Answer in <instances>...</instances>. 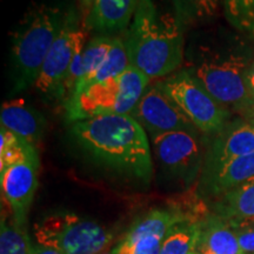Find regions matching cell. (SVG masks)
Segmentation results:
<instances>
[{
  "instance_id": "8",
  "label": "cell",
  "mask_w": 254,
  "mask_h": 254,
  "mask_svg": "<svg viewBox=\"0 0 254 254\" xmlns=\"http://www.w3.org/2000/svg\"><path fill=\"white\" fill-rule=\"evenodd\" d=\"M201 134L178 131L151 136L155 161L166 176L190 187L204 166Z\"/></svg>"
},
{
  "instance_id": "4",
  "label": "cell",
  "mask_w": 254,
  "mask_h": 254,
  "mask_svg": "<svg viewBox=\"0 0 254 254\" xmlns=\"http://www.w3.org/2000/svg\"><path fill=\"white\" fill-rule=\"evenodd\" d=\"M69 13L60 6L38 4L28 9L19 21L11 39L14 92L34 86L43 64Z\"/></svg>"
},
{
  "instance_id": "28",
  "label": "cell",
  "mask_w": 254,
  "mask_h": 254,
  "mask_svg": "<svg viewBox=\"0 0 254 254\" xmlns=\"http://www.w3.org/2000/svg\"><path fill=\"white\" fill-rule=\"evenodd\" d=\"M32 254H63V253L58 250L52 249V247L38 246V247H34V251Z\"/></svg>"
},
{
  "instance_id": "3",
  "label": "cell",
  "mask_w": 254,
  "mask_h": 254,
  "mask_svg": "<svg viewBox=\"0 0 254 254\" xmlns=\"http://www.w3.org/2000/svg\"><path fill=\"white\" fill-rule=\"evenodd\" d=\"M124 43L129 66L151 80L172 74L185 60L184 31L174 15L159 14L152 0H140Z\"/></svg>"
},
{
  "instance_id": "25",
  "label": "cell",
  "mask_w": 254,
  "mask_h": 254,
  "mask_svg": "<svg viewBox=\"0 0 254 254\" xmlns=\"http://www.w3.org/2000/svg\"><path fill=\"white\" fill-rule=\"evenodd\" d=\"M236 233L244 253L254 254V228H238Z\"/></svg>"
},
{
  "instance_id": "14",
  "label": "cell",
  "mask_w": 254,
  "mask_h": 254,
  "mask_svg": "<svg viewBox=\"0 0 254 254\" xmlns=\"http://www.w3.org/2000/svg\"><path fill=\"white\" fill-rule=\"evenodd\" d=\"M140 0H97L84 27L88 33L110 36L131 25Z\"/></svg>"
},
{
  "instance_id": "10",
  "label": "cell",
  "mask_w": 254,
  "mask_h": 254,
  "mask_svg": "<svg viewBox=\"0 0 254 254\" xmlns=\"http://www.w3.org/2000/svg\"><path fill=\"white\" fill-rule=\"evenodd\" d=\"M131 116L150 136L178 131L201 134L158 82L146 88Z\"/></svg>"
},
{
  "instance_id": "1",
  "label": "cell",
  "mask_w": 254,
  "mask_h": 254,
  "mask_svg": "<svg viewBox=\"0 0 254 254\" xmlns=\"http://www.w3.org/2000/svg\"><path fill=\"white\" fill-rule=\"evenodd\" d=\"M253 60L249 41L225 28L195 34L185 50V67L219 103L244 118L254 109L246 86Z\"/></svg>"
},
{
  "instance_id": "31",
  "label": "cell",
  "mask_w": 254,
  "mask_h": 254,
  "mask_svg": "<svg viewBox=\"0 0 254 254\" xmlns=\"http://www.w3.org/2000/svg\"><path fill=\"white\" fill-rule=\"evenodd\" d=\"M192 254H198V253H192Z\"/></svg>"
},
{
  "instance_id": "7",
  "label": "cell",
  "mask_w": 254,
  "mask_h": 254,
  "mask_svg": "<svg viewBox=\"0 0 254 254\" xmlns=\"http://www.w3.org/2000/svg\"><path fill=\"white\" fill-rule=\"evenodd\" d=\"M158 84L202 135H214L231 120V111L219 103L186 67L167 75Z\"/></svg>"
},
{
  "instance_id": "13",
  "label": "cell",
  "mask_w": 254,
  "mask_h": 254,
  "mask_svg": "<svg viewBox=\"0 0 254 254\" xmlns=\"http://www.w3.org/2000/svg\"><path fill=\"white\" fill-rule=\"evenodd\" d=\"M254 178V153L228 161L217 170L200 176V198H218Z\"/></svg>"
},
{
  "instance_id": "16",
  "label": "cell",
  "mask_w": 254,
  "mask_h": 254,
  "mask_svg": "<svg viewBox=\"0 0 254 254\" xmlns=\"http://www.w3.org/2000/svg\"><path fill=\"white\" fill-rule=\"evenodd\" d=\"M200 225L195 252L198 254H245L241 250L236 230L213 212Z\"/></svg>"
},
{
  "instance_id": "18",
  "label": "cell",
  "mask_w": 254,
  "mask_h": 254,
  "mask_svg": "<svg viewBox=\"0 0 254 254\" xmlns=\"http://www.w3.org/2000/svg\"><path fill=\"white\" fill-rule=\"evenodd\" d=\"M128 67L129 60L126 52L125 43H124L123 38L116 37L106 59L104 60L103 64L92 74L77 82L71 98L80 94L81 92H84L86 88L92 86V85L99 84V82L106 81L109 79H112L117 77V75L122 74Z\"/></svg>"
},
{
  "instance_id": "22",
  "label": "cell",
  "mask_w": 254,
  "mask_h": 254,
  "mask_svg": "<svg viewBox=\"0 0 254 254\" xmlns=\"http://www.w3.org/2000/svg\"><path fill=\"white\" fill-rule=\"evenodd\" d=\"M32 246L26 227L13 218L2 215L0 226V254H32Z\"/></svg>"
},
{
  "instance_id": "27",
  "label": "cell",
  "mask_w": 254,
  "mask_h": 254,
  "mask_svg": "<svg viewBox=\"0 0 254 254\" xmlns=\"http://www.w3.org/2000/svg\"><path fill=\"white\" fill-rule=\"evenodd\" d=\"M246 86L247 90L250 92L251 97H252V99L254 100V60L246 72Z\"/></svg>"
},
{
  "instance_id": "23",
  "label": "cell",
  "mask_w": 254,
  "mask_h": 254,
  "mask_svg": "<svg viewBox=\"0 0 254 254\" xmlns=\"http://www.w3.org/2000/svg\"><path fill=\"white\" fill-rule=\"evenodd\" d=\"M222 8L234 30L254 37V0H222Z\"/></svg>"
},
{
  "instance_id": "11",
  "label": "cell",
  "mask_w": 254,
  "mask_h": 254,
  "mask_svg": "<svg viewBox=\"0 0 254 254\" xmlns=\"http://www.w3.org/2000/svg\"><path fill=\"white\" fill-rule=\"evenodd\" d=\"M208 138L201 174L212 172L233 159L254 153V126L245 119L230 120Z\"/></svg>"
},
{
  "instance_id": "6",
  "label": "cell",
  "mask_w": 254,
  "mask_h": 254,
  "mask_svg": "<svg viewBox=\"0 0 254 254\" xmlns=\"http://www.w3.org/2000/svg\"><path fill=\"white\" fill-rule=\"evenodd\" d=\"M39 246L52 247L63 254H99L107 250L113 236L93 220L71 212H59L34 225Z\"/></svg>"
},
{
  "instance_id": "12",
  "label": "cell",
  "mask_w": 254,
  "mask_h": 254,
  "mask_svg": "<svg viewBox=\"0 0 254 254\" xmlns=\"http://www.w3.org/2000/svg\"><path fill=\"white\" fill-rule=\"evenodd\" d=\"M39 160L23 161L0 172L1 194L19 224L26 225L28 209L38 187Z\"/></svg>"
},
{
  "instance_id": "19",
  "label": "cell",
  "mask_w": 254,
  "mask_h": 254,
  "mask_svg": "<svg viewBox=\"0 0 254 254\" xmlns=\"http://www.w3.org/2000/svg\"><path fill=\"white\" fill-rule=\"evenodd\" d=\"M174 18L185 32L189 28L201 25L219 14L222 0H172Z\"/></svg>"
},
{
  "instance_id": "21",
  "label": "cell",
  "mask_w": 254,
  "mask_h": 254,
  "mask_svg": "<svg viewBox=\"0 0 254 254\" xmlns=\"http://www.w3.org/2000/svg\"><path fill=\"white\" fill-rule=\"evenodd\" d=\"M39 160L36 146L9 129H0V172L23 161Z\"/></svg>"
},
{
  "instance_id": "29",
  "label": "cell",
  "mask_w": 254,
  "mask_h": 254,
  "mask_svg": "<svg viewBox=\"0 0 254 254\" xmlns=\"http://www.w3.org/2000/svg\"><path fill=\"white\" fill-rule=\"evenodd\" d=\"M238 228H254V219L251 221L245 222V224H243L240 227H238ZM238 228H236V230H238Z\"/></svg>"
},
{
  "instance_id": "15",
  "label": "cell",
  "mask_w": 254,
  "mask_h": 254,
  "mask_svg": "<svg viewBox=\"0 0 254 254\" xmlns=\"http://www.w3.org/2000/svg\"><path fill=\"white\" fill-rule=\"evenodd\" d=\"M0 124L33 146L39 144L46 131V120L43 114L21 98L2 103Z\"/></svg>"
},
{
  "instance_id": "20",
  "label": "cell",
  "mask_w": 254,
  "mask_h": 254,
  "mask_svg": "<svg viewBox=\"0 0 254 254\" xmlns=\"http://www.w3.org/2000/svg\"><path fill=\"white\" fill-rule=\"evenodd\" d=\"M200 221L182 220L170 228L163 239L160 254H192L200 234Z\"/></svg>"
},
{
  "instance_id": "2",
  "label": "cell",
  "mask_w": 254,
  "mask_h": 254,
  "mask_svg": "<svg viewBox=\"0 0 254 254\" xmlns=\"http://www.w3.org/2000/svg\"><path fill=\"white\" fill-rule=\"evenodd\" d=\"M69 133L95 163L123 176L150 182L153 173L150 141L131 114L79 120L71 124Z\"/></svg>"
},
{
  "instance_id": "17",
  "label": "cell",
  "mask_w": 254,
  "mask_h": 254,
  "mask_svg": "<svg viewBox=\"0 0 254 254\" xmlns=\"http://www.w3.org/2000/svg\"><path fill=\"white\" fill-rule=\"evenodd\" d=\"M212 212L233 228L254 219V178L218 196L212 202Z\"/></svg>"
},
{
  "instance_id": "5",
  "label": "cell",
  "mask_w": 254,
  "mask_h": 254,
  "mask_svg": "<svg viewBox=\"0 0 254 254\" xmlns=\"http://www.w3.org/2000/svg\"><path fill=\"white\" fill-rule=\"evenodd\" d=\"M150 81V78L129 66L122 74L92 85L71 98L64 105L66 119L72 124L99 116L131 114Z\"/></svg>"
},
{
  "instance_id": "24",
  "label": "cell",
  "mask_w": 254,
  "mask_h": 254,
  "mask_svg": "<svg viewBox=\"0 0 254 254\" xmlns=\"http://www.w3.org/2000/svg\"><path fill=\"white\" fill-rule=\"evenodd\" d=\"M163 239L157 236H142L123 239L116 246L117 254H160Z\"/></svg>"
},
{
  "instance_id": "26",
  "label": "cell",
  "mask_w": 254,
  "mask_h": 254,
  "mask_svg": "<svg viewBox=\"0 0 254 254\" xmlns=\"http://www.w3.org/2000/svg\"><path fill=\"white\" fill-rule=\"evenodd\" d=\"M79 14H80V20L84 24L86 19L90 17L92 9L94 7V4L97 0H77Z\"/></svg>"
},
{
  "instance_id": "9",
  "label": "cell",
  "mask_w": 254,
  "mask_h": 254,
  "mask_svg": "<svg viewBox=\"0 0 254 254\" xmlns=\"http://www.w3.org/2000/svg\"><path fill=\"white\" fill-rule=\"evenodd\" d=\"M87 34L88 32L81 20H78L74 11H71L67 21L51 47L34 84V87L41 94L62 99L64 80L73 62L86 45Z\"/></svg>"
},
{
  "instance_id": "30",
  "label": "cell",
  "mask_w": 254,
  "mask_h": 254,
  "mask_svg": "<svg viewBox=\"0 0 254 254\" xmlns=\"http://www.w3.org/2000/svg\"><path fill=\"white\" fill-rule=\"evenodd\" d=\"M245 120H247V122L251 123V124H252V125L254 126V109H253L252 111H251V113L249 114V116L246 117Z\"/></svg>"
}]
</instances>
